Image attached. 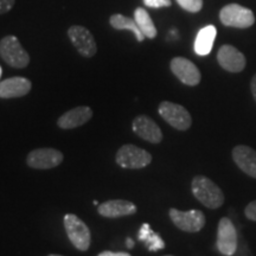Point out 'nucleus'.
Returning a JSON list of instances; mask_svg holds the SVG:
<instances>
[{
	"label": "nucleus",
	"mask_w": 256,
	"mask_h": 256,
	"mask_svg": "<svg viewBox=\"0 0 256 256\" xmlns=\"http://www.w3.org/2000/svg\"><path fill=\"white\" fill-rule=\"evenodd\" d=\"M191 190L196 200L208 209H218L226 200L218 185L206 176L200 174L192 179Z\"/></svg>",
	"instance_id": "obj_1"
},
{
	"label": "nucleus",
	"mask_w": 256,
	"mask_h": 256,
	"mask_svg": "<svg viewBox=\"0 0 256 256\" xmlns=\"http://www.w3.org/2000/svg\"><path fill=\"white\" fill-rule=\"evenodd\" d=\"M0 57L16 69L26 68L30 63V56L16 36H5L0 40Z\"/></svg>",
	"instance_id": "obj_2"
},
{
	"label": "nucleus",
	"mask_w": 256,
	"mask_h": 256,
	"mask_svg": "<svg viewBox=\"0 0 256 256\" xmlns=\"http://www.w3.org/2000/svg\"><path fill=\"white\" fill-rule=\"evenodd\" d=\"M64 229L74 247L87 252L92 243V234L88 226L74 214H66L63 220Z\"/></svg>",
	"instance_id": "obj_3"
},
{
	"label": "nucleus",
	"mask_w": 256,
	"mask_h": 256,
	"mask_svg": "<svg viewBox=\"0 0 256 256\" xmlns=\"http://www.w3.org/2000/svg\"><path fill=\"white\" fill-rule=\"evenodd\" d=\"M116 164L124 168L139 170L148 166L152 162L151 153L132 144H126L118 150L115 156Z\"/></svg>",
	"instance_id": "obj_4"
},
{
	"label": "nucleus",
	"mask_w": 256,
	"mask_h": 256,
	"mask_svg": "<svg viewBox=\"0 0 256 256\" xmlns=\"http://www.w3.org/2000/svg\"><path fill=\"white\" fill-rule=\"evenodd\" d=\"M220 20L224 26L247 28L254 25L255 16L250 8L238 4H229L220 11Z\"/></svg>",
	"instance_id": "obj_5"
},
{
	"label": "nucleus",
	"mask_w": 256,
	"mask_h": 256,
	"mask_svg": "<svg viewBox=\"0 0 256 256\" xmlns=\"http://www.w3.org/2000/svg\"><path fill=\"white\" fill-rule=\"evenodd\" d=\"M158 112L160 116L178 130H188L192 124L191 114L182 104L164 101L159 104Z\"/></svg>",
	"instance_id": "obj_6"
},
{
	"label": "nucleus",
	"mask_w": 256,
	"mask_h": 256,
	"mask_svg": "<svg viewBox=\"0 0 256 256\" xmlns=\"http://www.w3.org/2000/svg\"><path fill=\"white\" fill-rule=\"evenodd\" d=\"M170 218L178 229L185 232H198L206 226V216L200 210L180 211L171 208L168 211Z\"/></svg>",
	"instance_id": "obj_7"
},
{
	"label": "nucleus",
	"mask_w": 256,
	"mask_h": 256,
	"mask_svg": "<svg viewBox=\"0 0 256 256\" xmlns=\"http://www.w3.org/2000/svg\"><path fill=\"white\" fill-rule=\"evenodd\" d=\"M68 37L78 54L86 58H92L98 52L95 38L87 28L72 25L68 28Z\"/></svg>",
	"instance_id": "obj_8"
},
{
	"label": "nucleus",
	"mask_w": 256,
	"mask_h": 256,
	"mask_svg": "<svg viewBox=\"0 0 256 256\" xmlns=\"http://www.w3.org/2000/svg\"><path fill=\"white\" fill-rule=\"evenodd\" d=\"M63 153L56 148H37L28 153L26 164L34 170H49L63 162Z\"/></svg>",
	"instance_id": "obj_9"
},
{
	"label": "nucleus",
	"mask_w": 256,
	"mask_h": 256,
	"mask_svg": "<svg viewBox=\"0 0 256 256\" xmlns=\"http://www.w3.org/2000/svg\"><path fill=\"white\" fill-rule=\"evenodd\" d=\"M217 249L220 254L232 256L238 248V232L234 223L226 217L220 218L217 229Z\"/></svg>",
	"instance_id": "obj_10"
},
{
	"label": "nucleus",
	"mask_w": 256,
	"mask_h": 256,
	"mask_svg": "<svg viewBox=\"0 0 256 256\" xmlns=\"http://www.w3.org/2000/svg\"><path fill=\"white\" fill-rule=\"evenodd\" d=\"M170 68L176 78L184 84L190 86V87L200 84L202 80L200 72L196 64L192 63L190 60L185 57H174L170 63Z\"/></svg>",
	"instance_id": "obj_11"
},
{
	"label": "nucleus",
	"mask_w": 256,
	"mask_h": 256,
	"mask_svg": "<svg viewBox=\"0 0 256 256\" xmlns=\"http://www.w3.org/2000/svg\"><path fill=\"white\" fill-rule=\"evenodd\" d=\"M217 60L220 66L229 72H241L247 64L246 57L241 51L229 44L220 48L217 52Z\"/></svg>",
	"instance_id": "obj_12"
},
{
	"label": "nucleus",
	"mask_w": 256,
	"mask_h": 256,
	"mask_svg": "<svg viewBox=\"0 0 256 256\" xmlns=\"http://www.w3.org/2000/svg\"><path fill=\"white\" fill-rule=\"evenodd\" d=\"M133 132L145 142L160 144L162 142V132L153 119L147 115H138L132 122Z\"/></svg>",
	"instance_id": "obj_13"
},
{
	"label": "nucleus",
	"mask_w": 256,
	"mask_h": 256,
	"mask_svg": "<svg viewBox=\"0 0 256 256\" xmlns=\"http://www.w3.org/2000/svg\"><path fill=\"white\" fill-rule=\"evenodd\" d=\"M138 208L134 203L124 200H110L98 204V212L106 218H119L130 216L136 212Z\"/></svg>",
	"instance_id": "obj_14"
},
{
	"label": "nucleus",
	"mask_w": 256,
	"mask_h": 256,
	"mask_svg": "<svg viewBox=\"0 0 256 256\" xmlns=\"http://www.w3.org/2000/svg\"><path fill=\"white\" fill-rule=\"evenodd\" d=\"M92 118V110L88 106H78L60 115L57 126L62 130H72L87 124Z\"/></svg>",
	"instance_id": "obj_15"
},
{
	"label": "nucleus",
	"mask_w": 256,
	"mask_h": 256,
	"mask_svg": "<svg viewBox=\"0 0 256 256\" xmlns=\"http://www.w3.org/2000/svg\"><path fill=\"white\" fill-rule=\"evenodd\" d=\"M232 160L238 168L249 177L256 179V151L247 145H238L232 150Z\"/></svg>",
	"instance_id": "obj_16"
},
{
	"label": "nucleus",
	"mask_w": 256,
	"mask_h": 256,
	"mask_svg": "<svg viewBox=\"0 0 256 256\" xmlns=\"http://www.w3.org/2000/svg\"><path fill=\"white\" fill-rule=\"evenodd\" d=\"M32 83L30 80L16 76L0 82V98H23L31 92Z\"/></svg>",
	"instance_id": "obj_17"
},
{
	"label": "nucleus",
	"mask_w": 256,
	"mask_h": 256,
	"mask_svg": "<svg viewBox=\"0 0 256 256\" xmlns=\"http://www.w3.org/2000/svg\"><path fill=\"white\" fill-rule=\"evenodd\" d=\"M217 30L214 25H208L200 28L194 40V51L197 55L206 56L211 52L214 42H215Z\"/></svg>",
	"instance_id": "obj_18"
},
{
	"label": "nucleus",
	"mask_w": 256,
	"mask_h": 256,
	"mask_svg": "<svg viewBox=\"0 0 256 256\" xmlns=\"http://www.w3.org/2000/svg\"><path fill=\"white\" fill-rule=\"evenodd\" d=\"M110 24L112 28H115V30L132 31L133 34H136V40L140 42V43L144 42V40L146 38L145 36H144V34L142 32V30L139 28V26H138L136 19L126 17V16H124V14H116L110 16Z\"/></svg>",
	"instance_id": "obj_19"
},
{
	"label": "nucleus",
	"mask_w": 256,
	"mask_h": 256,
	"mask_svg": "<svg viewBox=\"0 0 256 256\" xmlns=\"http://www.w3.org/2000/svg\"><path fill=\"white\" fill-rule=\"evenodd\" d=\"M138 238H139L140 241L145 243L150 252H156L165 248V242L162 241V238H160L158 234L153 232L148 223L142 224L139 230V234H138Z\"/></svg>",
	"instance_id": "obj_20"
},
{
	"label": "nucleus",
	"mask_w": 256,
	"mask_h": 256,
	"mask_svg": "<svg viewBox=\"0 0 256 256\" xmlns=\"http://www.w3.org/2000/svg\"><path fill=\"white\" fill-rule=\"evenodd\" d=\"M134 19H136L138 26L142 30L144 36L146 38H150V40H153V38L156 37L158 32H156V25L153 23L151 16L148 14V12L145 8H136V11H134Z\"/></svg>",
	"instance_id": "obj_21"
},
{
	"label": "nucleus",
	"mask_w": 256,
	"mask_h": 256,
	"mask_svg": "<svg viewBox=\"0 0 256 256\" xmlns=\"http://www.w3.org/2000/svg\"><path fill=\"white\" fill-rule=\"evenodd\" d=\"M178 5L185 11L197 14L203 8V0H177Z\"/></svg>",
	"instance_id": "obj_22"
},
{
	"label": "nucleus",
	"mask_w": 256,
	"mask_h": 256,
	"mask_svg": "<svg viewBox=\"0 0 256 256\" xmlns=\"http://www.w3.org/2000/svg\"><path fill=\"white\" fill-rule=\"evenodd\" d=\"M142 2L147 8H170V6L172 5L171 0H142Z\"/></svg>",
	"instance_id": "obj_23"
},
{
	"label": "nucleus",
	"mask_w": 256,
	"mask_h": 256,
	"mask_svg": "<svg viewBox=\"0 0 256 256\" xmlns=\"http://www.w3.org/2000/svg\"><path fill=\"white\" fill-rule=\"evenodd\" d=\"M244 214H246V217H247V218L256 222V200L250 202V203L246 206Z\"/></svg>",
	"instance_id": "obj_24"
},
{
	"label": "nucleus",
	"mask_w": 256,
	"mask_h": 256,
	"mask_svg": "<svg viewBox=\"0 0 256 256\" xmlns=\"http://www.w3.org/2000/svg\"><path fill=\"white\" fill-rule=\"evenodd\" d=\"M16 0H0V14H5L14 8Z\"/></svg>",
	"instance_id": "obj_25"
},
{
	"label": "nucleus",
	"mask_w": 256,
	"mask_h": 256,
	"mask_svg": "<svg viewBox=\"0 0 256 256\" xmlns=\"http://www.w3.org/2000/svg\"><path fill=\"white\" fill-rule=\"evenodd\" d=\"M98 256H132L130 254H128V252H110V250H106V252H102L101 254H98Z\"/></svg>",
	"instance_id": "obj_26"
},
{
	"label": "nucleus",
	"mask_w": 256,
	"mask_h": 256,
	"mask_svg": "<svg viewBox=\"0 0 256 256\" xmlns=\"http://www.w3.org/2000/svg\"><path fill=\"white\" fill-rule=\"evenodd\" d=\"M250 89H252V98H254V100L256 102V74L254 76H252V82H250Z\"/></svg>",
	"instance_id": "obj_27"
},
{
	"label": "nucleus",
	"mask_w": 256,
	"mask_h": 256,
	"mask_svg": "<svg viewBox=\"0 0 256 256\" xmlns=\"http://www.w3.org/2000/svg\"><path fill=\"white\" fill-rule=\"evenodd\" d=\"M126 246H127V248H130V249H132L133 247H134V241L132 238H128L127 240H126Z\"/></svg>",
	"instance_id": "obj_28"
},
{
	"label": "nucleus",
	"mask_w": 256,
	"mask_h": 256,
	"mask_svg": "<svg viewBox=\"0 0 256 256\" xmlns=\"http://www.w3.org/2000/svg\"><path fill=\"white\" fill-rule=\"evenodd\" d=\"M92 203H94V206H98V200H94V202H92Z\"/></svg>",
	"instance_id": "obj_29"
},
{
	"label": "nucleus",
	"mask_w": 256,
	"mask_h": 256,
	"mask_svg": "<svg viewBox=\"0 0 256 256\" xmlns=\"http://www.w3.org/2000/svg\"><path fill=\"white\" fill-rule=\"evenodd\" d=\"M48 256H63V255H57V254H50V255H48Z\"/></svg>",
	"instance_id": "obj_30"
},
{
	"label": "nucleus",
	"mask_w": 256,
	"mask_h": 256,
	"mask_svg": "<svg viewBox=\"0 0 256 256\" xmlns=\"http://www.w3.org/2000/svg\"><path fill=\"white\" fill-rule=\"evenodd\" d=\"M0 76H2V66H0Z\"/></svg>",
	"instance_id": "obj_31"
},
{
	"label": "nucleus",
	"mask_w": 256,
	"mask_h": 256,
	"mask_svg": "<svg viewBox=\"0 0 256 256\" xmlns=\"http://www.w3.org/2000/svg\"><path fill=\"white\" fill-rule=\"evenodd\" d=\"M165 256H174V255H165Z\"/></svg>",
	"instance_id": "obj_32"
}]
</instances>
